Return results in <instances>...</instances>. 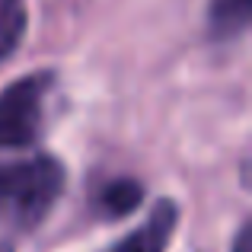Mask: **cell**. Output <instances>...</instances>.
<instances>
[{
	"mask_svg": "<svg viewBox=\"0 0 252 252\" xmlns=\"http://www.w3.org/2000/svg\"><path fill=\"white\" fill-rule=\"evenodd\" d=\"M67 172L51 154L0 163V223L16 233L35 230L64 195Z\"/></svg>",
	"mask_w": 252,
	"mask_h": 252,
	"instance_id": "6da1fadb",
	"label": "cell"
},
{
	"mask_svg": "<svg viewBox=\"0 0 252 252\" xmlns=\"http://www.w3.org/2000/svg\"><path fill=\"white\" fill-rule=\"evenodd\" d=\"M55 93V70L26 74L0 90V150H26L42 141L48 125V102Z\"/></svg>",
	"mask_w": 252,
	"mask_h": 252,
	"instance_id": "7a4b0ae2",
	"label": "cell"
},
{
	"mask_svg": "<svg viewBox=\"0 0 252 252\" xmlns=\"http://www.w3.org/2000/svg\"><path fill=\"white\" fill-rule=\"evenodd\" d=\"M144 204V182L134 176H105L90 189V211L99 220H125Z\"/></svg>",
	"mask_w": 252,
	"mask_h": 252,
	"instance_id": "3957f363",
	"label": "cell"
},
{
	"mask_svg": "<svg viewBox=\"0 0 252 252\" xmlns=\"http://www.w3.org/2000/svg\"><path fill=\"white\" fill-rule=\"evenodd\" d=\"M179 227V201L172 198H157L147 220L137 230H131L125 240H118L109 252H166L172 233Z\"/></svg>",
	"mask_w": 252,
	"mask_h": 252,
	"instance_id": "277c9868",
	"label": "cell"
},
{
	"mask_svg": "<svg viewBox=\"0 0 252 252\" xmlns=\"http://www.w3.org/2000/svg\"><path fill=\"white\" fill-rule=\"evenodd\" d=\"M252 19V0H208V38L230 45L246 35Z\"/></svg>",
	"mask_w": 252,
	"mask_h": 252,
	"instance_id": "5b68a950",
	"label": "cell"
},
{
	"mask_svg": "<svg viewBox=\"0 0 252 252\" xmlns=\"http://www.w3.org/2000/svg\"><path fill=\"white\" fill-rule=\"evenodd\" d=\"M29 29V0H0V64L16 55Z\"/></svg>",
	"mask_w": 252,
	"mask_h": 252,
	"instance_id": "8992f818",
	"label": "cell"
},
{
	"mask_svg": "<svg viewBox=\"0 0 252 252\" xmlns=\"http://www.w3.org/2000/svg\"><path fill=\"white\" fill-rule=\"evenodd\" d=\"M233 252H249V220H243L240 230H236V236H233Z\"/></svg>",
	"mask_w": 252,
	"mask_h": 252,
	"instance_id": "52a82bcc",
	"label": "cell"
},
{
	"mask_svg": "<svg viewBox=\"0 0 252 252\" xmlns=\"http://www.w3.org/2000/svg\"><path fill=\"white\" fill-rule=\"evenodd\" d=\"M0 252H13V246H10V243H3V240H0Z\"/></svg>",
	"mask_w": 252,
	"mask_h": 252,
	"instance_id": "ba28073f",
	"label": "cell"
}]
</instances>
